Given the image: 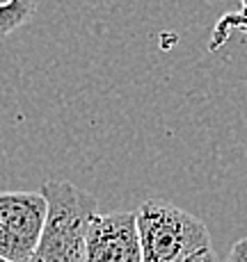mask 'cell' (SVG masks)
Wrapping results in <instances>:
<instances>
[{
    "instance_id": "6da1fadb",
    "label": "cell",
    "mask_w": 247,
    "mask_h": 262,
    "mask_svg": "<svg viewBox=\"0 0 247 262\" xmlns=\"http://www.w3.org/2000/svg\"><path fill=\"white\" fill-rule=\"evenodd\" d=\"M48 203L44 230L25 262H85L87 228L97 214V199L62 180H46L39 189Z\"/></svg>"
},
{
    "instance_id": "52a82bcc",
    "label": "cell",
    "mask_w": 247,
    "mask_h": 262,
    "mask_svg": "<svg viewBox=\"0 0 247 262\" xmlns=\"http://www.w3.org/2000/svg\"><path fill=\"white\" fill-rule=\"evenodd\" d=\"M0 262H5V260H3V258H0Z\"/></svg>"
},
{
    "instance_id": "8992f818",
    "label": "cell",
    "mask_w": 247,
    "mask_h": 262,
    "mask_svg": "<svg viewBox=\"0 0 247 262\" xmlns=\"http://www.w3.org/2000/svg\"><path fill=\"white\" fill-rule=\"evenodd\" d=\"M226 262H247V237L240 239V242H236Z\"/></svg>"
},
{
    "instance_id": "5b68a950",
    "label": "cell",
    "mask_w": 247,
    "mask_h": 262,
    "mask_svg": "<svg viewBox=\"0 0 247 262\" xmlns=\"http://www.w3.org/2000/svg\"><path fill=\"white\" fill-rule=\"evenodd\" d=\"M37 12V0H5L0 3V39L23 28Z\"/></svg>"
},
{
    "instance_id": "3957f363",
    "label": "cell",
    "mask_w": 247,
    "mask_h": 262,
    "mask_svg": "<svg viewBox=\"0 0 247 262\" xmlns=\"http://www.w3.org/2000/svg\"><path fill=\"white\" fill-rule=\"evenodd\" d=\"M46 212L42 191H0V258L28 260L42 237Z\"/></svg>"
},
{
    "instance_id": "7a4b0ae2",
    "label": "cell",
    "mask_w": 247,
    "mask_h": 262,
    "mask_svg": "<svg viewBox=\"0 0 247 262\" xmlns=\"http://www.w3.org/2000/svg\"><path fill=\"white\" fill-rule=\"evenodd\" d=\"M142 262H183L211 246L204 221L167 201H144L135 212Z\"/></svg>"
},
{
    "instance_id": "277c9868",
    "label": "cell",
    "mask_w": 247,
    "mask_h": 262,
    "mask_svg": "<svg viewBox=\"0 0 247 262\" xmlns=\"http://www.w3.org/2000/svg\"><path fill=\"white\" fill-rule=\"evenodd\" d=\"M85 262H142L135 212L94 214L87 228Z\"/></svg>"
}]
</instances>
